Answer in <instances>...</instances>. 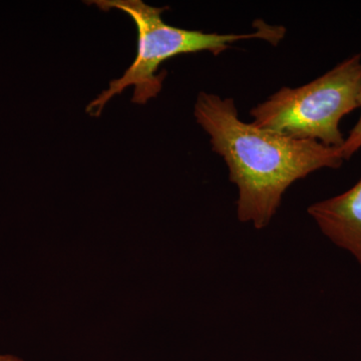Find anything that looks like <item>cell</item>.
<instances>
[{"mask_svg": "<svg viewBox=\"0 0 361 361\" xmlns=\"http://www.w3.org/2000/svg\"><path fill=\"white\" fill-rule=\"evenodd\" d=\"M194 116L238 189L237 217L257 230L269 225L292 184L322 169L341 168L344 161L341 149L244 122L231 97L201 92Z\"/></svg>", "mask_w": 361, "mask_h": 361, "instance_id": "6da1fadb", "label": "cell"}, {"mask_svg": "<svg viewBox=\"0 0 361 361\" xmlns=\"http://www.w3.org/2000/svg\"><path fill=\"white\" fill-rule=\"evenodd\" d=\"M87 4H96L102 11L115 8L122 11L134 21L137 30V51L134 63L123 77L114 80L87 106L92 116H101L104 106L115 97L122 94L128 87H134L132 102L145 104L158 96L163 87L166 71L157 73L161 63L180 54L210 51L214 56L227 51L232 44L245 39H262L277 45L283 39L286 28L281 25H268L258 20L254 23L256 30L250 33H207L201 30H188L167 25L161 18L168 6L154 7L141 0H97Z\"/></svg>", "mask_w": 361, "mask_h": 361, "instance_id": "7a4b0ae2", "label": "cell"}, {"mask_svg": "<svg viewBox=\"0 0 361 361\" xmlns=\"http://www.w3.org/2000/svg\"><path fill=\"white\" fill-rule=\"evenodd\" d=\"M360 92L361 54H357L308 84L281 87L252 109V123L293 139L341 149L345 141L341 120L360 109Z\"/></svg>", "mask_w": 361, "mask_h": 361, "instance_id": "3957f363", "label": "cell"}, {"mask_svg": "<svg viewBox=\"0 0 361 361\" xmlns=\"http://www.w3.org/2000/svg\"><path fill=\"white\" fill-rule=\"evenodd\" d=\"M307 213L320 231L350 253L361 268V178L344 193L312 204Z\"/></svg>", "mask_w": 361, "mask_h": 361, "instance_id": "277c9868", "label": "cell"}, {"mask_svg": "<svg viewBox=\"0 0 361 361\" xmlns=\"http://www.w3.org/2000/svg\"><path fill=\"white\" fill-rule=\"evenodd\" d=\"M360 118H358L355 127L349 132L348 137H345L343 146L341 149L344 161L353 158L361 149V92L360 96Z\"/></svg>", "mask_w": 361, "mask_h": 361, "instance_id": "5b68a950", "label": "cell"}, {"mask_svg": "<svg viewBox=\"0 0 361 361\" xmlns=\"http://www.w3.org/2000/svg\"><path fill=\"white\" fill-rule=\"evenodd\" d=\"M0 361H23L16 356L11 355H0Z\"/></svg>", "mask_w": 361, "mask_h": 361, "instance_id": "8992f818", "label": "cell"}]
</instances>
